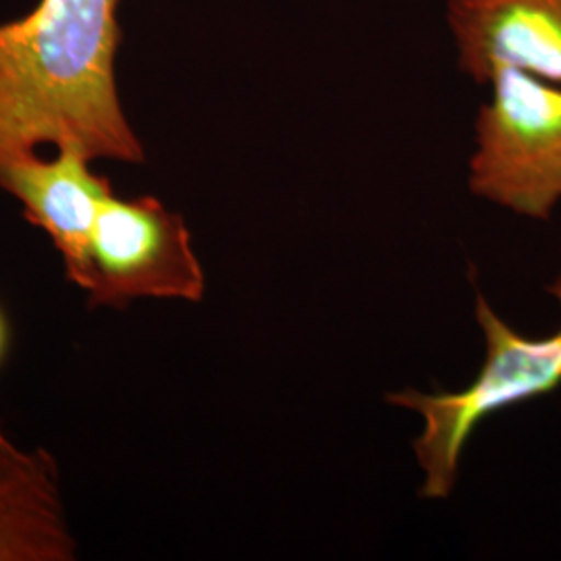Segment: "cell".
<instances>
[{
    "label": "cell",
    "mask_w": 561,
    "mask_h": 561,
    "mask_svg": "<svg viewBox=\"0 0 561 561\" xmlns=\"http://www.w3.org/2000/svg\"><path fill=\"white\" fill-rule=\"evenodd\" d=\"M94 162L76 146L53 148L50 157L38 150L0 162V192L20 202L23 219L53 241L65 277L76 287L101 206L115 192Z\"/></svg>",
    "instance_id": "5b68a950"
},
{
    "label": "cell",
    "mask_w": 561,
    "mask_h": 561,
    "mask_svg": "<svg viewBox=\"0 0 561 561\" xmlns=\"http://www.w3.org/2000/svg\"><path fill=\"white\" fill-rule=\"evenodd\" d=\"M445 25L474 83L507 69L561 83V0H445Z\"/></svg>",
    "instance_id": "8992f818"
},
{
    "label": "cell",
    "mask_w": 561,
    "mask_h": 561,
    "mask_svg": "<svg viewBox=\"0 0 561 561\" xmlns=\"http://www.w3.org/2000/svg\"><path fill=\"white\" fill-rule=\"evenodd\" d=\"M78 289L90 308L140 300L201 304L206 273L180 213L154 196L104 201L94 222Z\"/></svg>",
    "instance_id": "277c9868"
},
{
    "label": "cell",
    "mask_w": 561,
    "mask_h": 561,
    "mask_svg": "<svg viewBox=\"0 0 561 561\" xmlns=\"http://www.w3.org/2000/svg\"><path fill=\"white\" fill-rule=\"evenodd\" d=\"M11 350H13V324L11 319L0 301V370L4 368V364L11 356Z\"/></svg>",
    "instance_id": "ba28073f"
},
{
    "label": "cell",
    "mask_w": 561,
    "mask_h": 561,
    "mask_svg": "<svg viewBox=\"0 0 561 561\" xmlns=\"http://www.w3.org/2000/svg\"><path fill=\"white\" fill-rule=\"evenodd\" d=\"M484 88L470 194L528 221H551L561 204V83L507 69Z\"/></svg>",
    "instance_id": "3957f363"
},
{
    "label": "cell",
    "mask_w": 561,
    "mask_h": 561,
    "mask_svg": "<svg viewBox=\"0 0 561 561\" xmlns=\"http://www.w3.org/2000/svg\"><path fill=\"white\" fill-rule=\"evenodd\" d=\"M121 2L38 0L0 23V162L44 146L146 162L119 94Z\"/></svg>",
    "instance_id": "6da1fadb"
},
{
    "label": "cell",
    "mask_w": 561,
    "mask_h": 561,
    "mask_svg": "<svg viewBox=\"0 0 561 561\" xmlns=\"http://www.w3.org/2000/svg\"><path fill=\"white\" fill-rule=\"evenodd\" d=\"M78 549L55 456L0 428V561H71Z\"/></svg>",
    "instance_id": "52a82bcc"
},
{
    "label": "cell",
    "mask_w": 561,
    "mask_h": 561,
    "mask_svg": "<svg viewBox=\"0 0 561 561\" xmlns=\"http://www.w3.org/2000/svg\"><path fill=\"white\" fill-rule=\"evenodd\" d=\"M547 289L561 308V273ZM474 319L484 341V358L477 377L463 389L405 387L387 393L391 405L422 419V431L414 439L422 500L451 497L463 449L482 421L510 405L547 396L561 385V324L545 337H526L503 321L482 294H477Z\"/></svg>",
    "instance_id": "7a4b0ae2"
}]
</instances>
